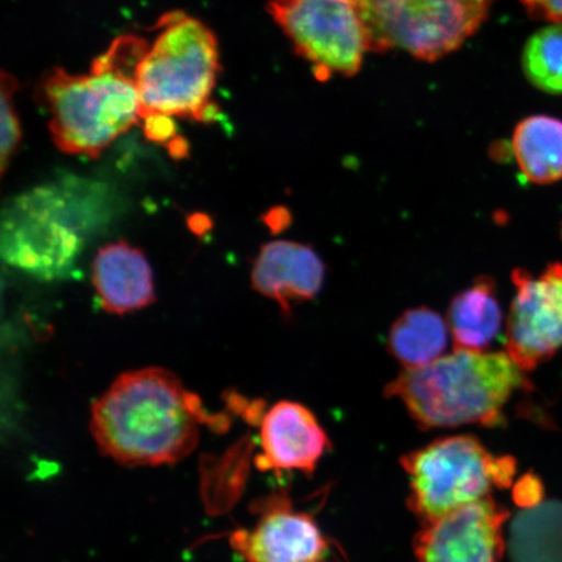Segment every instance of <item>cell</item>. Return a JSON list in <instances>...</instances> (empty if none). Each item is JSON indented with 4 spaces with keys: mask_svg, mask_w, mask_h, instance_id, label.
Here are the masks:
<instances>
[{
    "mask_svg": "<svg viewBox=\"0 0 562 562\" xmlns=\"http://www.w3.org/2000/svg\"><path fill=\"white\" fill-rule=\"evenodd\" d=\"M199 396L164 368L124 372L91 406L98 449L123 467H159L191 454L211 418Z\"/></svg>",
    "mask_w": 562,
    "mask_h": 562,
    "instance_id": "obj_1",
    "label": "cell"
},
{
    "mask_svg": "<svg viewBox=\"0 0 562 562\" xmlns=\"http://www.w3.org/2000/svg\"><path fill=\"white\" fill-rule=\"evenodd\" d=\"M508 353L454 349L426 368L404 370L385 396L402 402L424 430L505 424V406L529 386Z\"/></svg>",
    "mask_w": 562,
    "mask_h": 562,
    "instance_id": "obj_2",
    "label": "cell"
},
{
    "mask_svg": "<svg viewBox=\"0 0 562 562\" xmlns=\"http://www.w3.org/2000/svg\"><path fill=\"white\" fill-rule=\"evenodd\" d=\"M109 221L108 200L94 186L35 189L4 210L3 259L34 278H67L90 236Z\"/></svg>",
    "mask_w": 562,
    "mask_h": 562,
    "instance_id": "obj_3",
    "label": "cell"
},
{
    "mask_svg": "<svg viewBox=\"0 0 562 562\" xmlns=\"http://www.w3.org/2000/svg\"><path fill=\"white\" fill-rule=\"evenodd\" d=\"M136 70L105 52L89 75L54 68L40 83L54 144L70 156L98 158L139 121Z\"/></svg>",
    "mask_w": 562,
    "mask_h": 562,
    "instance_id": "obj_4",
    "label": "cell"
},
{
    "mask_svg": "<svg viewBox=\"0 0 562 562\" xmlns=\"http://www.w3.org/2000/svg\"><path fill=\"white\" fill-rule=\"evenodd\" d=\"M160 21L161 32L136 69L139 117L213 122L220 109L211 93L221 70L214 32L181 12L168 13Z\"/></svg>",
    "mask_w": 562,
    "mask_h": 562,
    "instance_id": "obj_5",
    "label": "cell"
},
{
    "mask_svg": "<svg viewBox=\"0 0 562 562\" xmlns=\"http://www.w3.org/2000/svg\"><path fill=\"white\" fill-rule=\"evenodd\" d=\"M402 465L412 490L407 505L424 525L508 488L516 474L513 457H495L470 435L435 440L404 456Z\"/></svg>",
    "mask_w": 562,
    "mask_h": 562,
    "instance_id": "obj_6",
    "label": "cell"
},
{
    "mask_svg": "<svg viewBox=\"0 0 562 562\" xmlns=\"http://www.w3.org/2000/svg\"><path fill=\"white\" fill-rule=\"evenodd\" d=\"M496 0H363L358 5L370 52L400 50L418 60L452 54L486 23Z\"/></svg>",
    "mask_w": 562,
    "mask_h": 562,
    "instance_id": "obj_7",
    "label": "cell"
},
{
    "mask_svg": "<svg viewBox=\"0 0 562 562\" xmlns=\"http://www.w3.org/2000/svg\"><path fill=\"white\" fill-rule=\"evenodd\" d=\"M273 21L316 80L360 72L370 52L369 35L358 5L346 0H269Z\"/></svg>",
    "mask_w": 562,
    "mask_h": 562,
    "instance_id": "obj_8",
    "label": "cell"
},
{
    "mask_svg": "<svg viewBox=\"0 0 562 562\" xmlns=\"http://www.w3.org/2000/svg\"><path fill=\"white\" fill-rule=\"evenodd\" d=\"M516 286L505 331L507 353L524 371L537 369L562 348V263L533 277L512 272Z\"/></svg>",
    "mask_w": 562,
    "mask_h": 562,
    "instance_id": "obj_9",
    "label": "cell"
},
{
    "mask_svg": "<svg viewBox=\"0 0 562 562\" xmlns=\"http://www.w3.org/2000/svg\"><path fill=\"white\" fill-rule=\"evenodd\" d=\"M509 513L491 497L463 505L424 525L416 539L419 562H502Z\"/></svg>",
    "mask_w": 562,
    "mask_h": 562,
    "instance_id": "obj_10",
    "label": "cell"
},
{
    "mask_svg": "<svg viewBox=\"0 0 562 562\" xmlns=\"http://www.w3.org/2000/svg\"><path fill=\"white\" fill-rule=\"evenodd\" d=\"M231 542L248 562H323L327 551L314 519L293 510L283 496L266 502L258 524L235 532Z\"/></svg>",
    "mask_w": 562,
    "mask_h": 562,
    "instance_id": "obj_11",
    "label": "cell"
},
{
    "mask_svg": "<svg viewBox=\"0 0 562 562\" xmlns=\"http://www.w3.org/2000/svg\"><path fill=\"white\" fill-rule=\"evenodd\" d=\"M261 446L257 468L279 475L292 470L312 475L323 454L331 449L314 413L294 402H279L263 414Z\"/></svg>",
    "mask_w": 562,
    "mask_h": 562,
    "instance_id": "obj_12",
    "label": "cell"
},
{
    "mask_svg": "<svg viewBox=\"0 0 562 562\" xmlns=\"http://www.w3.org/2000/svg\"><path fill=\"white\" fill-rule=\"evenodd\" d=\"M326 266L312 246L278 240L267 243L252 263L251 286L266 299L276 301L284 315L293 306L318 296Z\"/></svg>",
    "mask_w": 562,
    "mask_h": 562,
    "instance_id": "obj_13",
    "label": "cell"
},
{
    "mask_svg": "<svg viewBox=\"0 0 562 562\" xmlns=\"http://www.w3.org/2000/svg\"><path fill=\"white\" fill-rule=\"evenodd\" d=\"M91 281L105 313L138 312L157 300L149 261L143 251L125 241L104 245L97 252Z\"/></svg>",
    "mask_w": 562,
    "mask_h": 562,
    "instance_id": "obj_14",
    "label": "cell"
},
{
    "mask_svg": "<svg viewBox=\"0 0 562 562\" xmlns=\"http://www.w3.org/2000/svg\"><path fill=\"white\" fill-rule=\"evenodd\" d=\"M448 327L454 349L483 351L496 340L503 328V311L494 279L480 277L456 294L448 307Z\"/></svg>",
    "mask_w": 562,
    "mask_h": 562,
    "instance_id": "obj_15",
    "label": "cell"
},
{
    "mask_svg": "<svg viewBox=\"0 0 562 562\" xmlns=\"http://www.w3.org/2000/svg\"><path fill=\"white\" fill-rule=\"evenodd\" d=\"M512 149L524 178L538 186L562 179V121L547 115L524 119L513 133Z\"/></svg>",
    "mask_w": 562,
    "mask_h": 562,
    "instance_id": "obj_16",
    "label": "cell"
},
{
    "mask_svg": "<svg viewBox=\"0 0 562 562\" xmlns=\"http://www.w3.org/2000/svg\"><path fill=\"white\" fill-rule=\"evenodd\" d=\"M449 333L438 312L426 306L409 308L393 323L386 349L405 370L426 368L445 353Z\"/></svg>",
    "mask_w": 562,
    "mask_h": 562,
    "instance_id": "obj_17",
    "label": "cell"
},
{
    "mask_svg": "<svg viewBox=\"0 0 562 562\" xmlns=\"http://www.w3.org/2000/svg\"><path fill=\"white\" fill-rule=\"evenodd\" d=\"M512 562H562V503L543 502L513 519Z\"/></svg>",
    "mask_w": 562,
    "mask_h": 562,
    "instance_id": "obj_18",
    "label": "cell"
},
{
    "mask_svg": "<svg viewBox=\"0 0 562 562\" xmlns=\"http://www.w3.org/2000/svg\"><path fill=\"white\" fill-rule=\"evenodd\" d=\"M521 63L532 87L562 95V24L547 25L533 33L526 42Z\"/></svg>",
    "mask_w": 562,
    "mask_h": 562,
    "instance_id": "obj_19",
    "label": "cell"
},
{
    "mask_svg": "<svg viewBox=\"0 0 562 562\" xmlns=\"http://www.w3.org/2000/svg\"><path fill=\"white\" fill-rule=\"evenodd\" d=\"M19 88V82L11 74L2 72V153H0V157H2V176H4L7 168H9L11 164V159L15 157L16 151L19 150V146L21 143V137H23V133H21V124L18 115V111L15 109V102H13V97Z\"/></svg>",
    "mask_w": 562,
    "mask_h": 562,
    "instance_id": "obj_20",
    "label": "cell"
},
{
    "mask_svg": "<svg viewBox=\"0 0 562 562\" xmlns=\"http://www.w3.org/2000/svg\"><path fill=\"white\" fill-rule=\"evenodd\" d=\"M543 483L539 476L532 473L524 475L517 482L515 491H513L516 504L524 509L537 507V505L543 503Z\"/></svg>",
    "mask_w": 562,
    "mask_h": 562,
    "instance_id": "obj_21",
    "label": "cell"
},
{
    "mask_svg": "<svg viewBox=\"0 0 562 562\" xmlns=\"http://www.w3.org/2000/svg\"><path fill=\"white\" fill-rule=\"evenodd\" d=\"M536 20L552 21L554 24H562V0H519Z\"/></svg>",
    "mask_w": 562,
    "mask_h": 562,
    "instance_id": "obj_22",
    "label": "cell"
},
{
    "mask_svg": "<svg viewBox=\"0 0 562 562\" xmlns=\"http://www.w3.org/2000/svg\"><path fill=\"white\" fill-rule=\"evenodd\" d=\"M145 135L154 143L166 144L168 140H176V126L170 117L164 115H151L143 119ZM171 143V144H172Z\"/></svg>",
    "mask_w": 562,
    "mask_h": 562,
    "instance_id": "obj_23",
    "label": "cell"
},
{
    "mask_svg": "<svg viewBox=\"0 0 562 562\" xmlns=\"http://www.w3.org/2000/svg\"><path fill=\"white\" fill-rule=\"evenodd\" d=\"M346 2H349L351 4L360 5L362 4L363 0H346Z\"/></svg>",
    "mask_w": 562,
    "mask_h": 562,
    "instance_id": "obj_24",
    "label": "cell"
}]
</instances>
